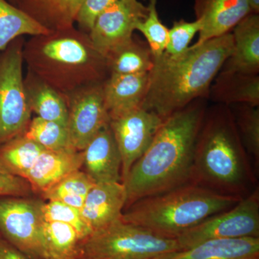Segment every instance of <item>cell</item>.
<instances>
[{"label": "cell", "mask_w": 259, "mask_h": 259, "mask_svg": "<svg viewBox=\"0 0 259 259\" xmlns=\"http://www.w3.org/2000/svg\"><path fill=\"white\" fill-rule=\"evenodd\" d=\"M206 99H197L163 120L149 147L122 182L126 192L124 209L139 199L190 182Z\"/></svg>", "instance_id": "obj_1"}, {"label": "cell", "mask_w": 259, "mask_h": 259, "mask_svg": "<svg viewBox=\"0 0 259 259\" xmlns=\"http://www.w3.org/2000/svg\"><path fill=\"white\" fill-rule=\"evenodd\" d=\"M233 51L232 32L193 45L181 55L154 59L141 107L166 118L199 98L209 97L212 83Z\"/></svg>", "instance_id": "obj_2"}, {"label": "cell", "mask_w": 259, "mask_h": 259, "mask_svg": "<svg viewBox=\"0 0 259 259\" xmlns=\"http://www.w3.org/2000/svg\"><path fill=\"white\" fill-rule=\"evenodd\" d=\"M255 171L228 105L207 109L194 146L191 183L243 198L256 188Z\"/></svg>", "instance_id": "obj_3"}, {"label": "cell", "mask_w": 259, "mask_h": 259, "mask_svg": "<svg viewBox=\"0 0 259 259\" xmlns=\"http://www.w3.org/2000/svg\"><path fill=\"white\" fill-rule=\"evenodd\" d=\"M28 70L66 98L80 89L103 83L110 76L106 57L88 32L74 26L32 35L25 40Z\"/></svg>", "instance_id": "obj_4"}, {"label": "cell", "mask_w": 259, "mask_h": 259, "mask_svg": "<svg viewBox=\"0 0 259 259\" xmlns=\"http://www.w3.org/2000/svg\"><path fill=\"white\" fill-rule=\"evenodd\" d=\"M241 199L189 182L136 201L124 209L121 220L162 236L177 238L204 220L231 208Z\"/></svg>", "instance_id": "obj_5"}, {"label": "cell", "mask_w": 259, "mask_h": 259, "mask_svg": "<svg viewBox=\"0 0 259 259\" xmlns=\"http://www.w3.org/2000/svg\"><path fill=\"white\" fill-rule=\"evenodd\" d=\"M81 257L89 259H161L181 248L177 238L120 219L93 232L81 242Z\"/></svg>", "instance_id": "obj_6"}, {"label": "cell", "mask_w": 259, "mask_h": 259, "mask_svg": "<svg viewBox=\"0 0 259 259\" xmlns=\"http://www.w3.org/2000/svg\"><path fill=\"white\" fill-rule=\"evenodd\" d=\"M23 36L0 51V145L24 134L31 120L23 76Z\"/></svg>", "instance_id": "obj_7"}, {"label": "cell", "mask_w": 259, "mask_h": 259, "mask_svg": "<svg viewBox=\"0 0 259 259\" xmlns=\"http://www.w3.org/2000/svg\"><path fill=\"white\" fill-rule=\"evenodd\" d=\"M42 199L0 197V235L30 259H46Z\"/></svg>", "instance_id": "obj_8"}, {"label": "cell", "mask_w": 259, "mask_h": 259, "mask_svg": "<svg viewBox=\"0 0 259 259\" xmlns=\"http://www.w3.org/2000/svg\"><path fill=\"white\" fill-rule=\"evenodd\" d=\"M258 238L259 190L254 189L231 208L218 213L177 238L181 250L216 239Z\"/></svg>", "instance_id": "obj_9"}, {"label": "cell", "mask_w": 259, "mask_h": 259, "mask_svg": "<svg viewBox=\"0 0 259 259\" xmlns=\"http://www.w3.org/2000/svg\"><path fill=\"white\" fill-rule=\"evenodd\" d=\"M163 120L142 107L110 119V127L122 158V182L149 147Z\"/></svg>", "instance_id": "obj_10"}, {"label": "cell", "mask_w": 259, "mask_h": 259, "mask_svg": "<svg viewBox=\"0 0 259 259\" xmlns=\"http://www.w3.org/2000/svg\"><path fill=\"white\" fill-rule=\"evenodd\" d=\"M103 83L91 85L66 97L68 130L73 148L81 151L102 128L110 124L104 101Z\"/></svg>", "instance_id": "obj_11"}, {"label": "cell", "mask_w": 259, "mask_h": 259, "mask_svg": "<svg viewBox=\"0 0 259 259\" xmlns=\"http://www.w3.org/2000/svg\"><path fill=\"white\" fill-rule=\"evenodd\" d=\"M148 13L139 0H117L97 17L89 32L97 50L106 57L116 48L128 41Z\"/></svg>", "instance_id": "obj_12"}, {"label": "cell", "mask_w": 259, "mask_h": 259, "mask_svg": "<svg viewBox=\"0 0 259 259\" xmlns=\"http://www.w3.org/2000/svg\"><path fill=\"white\" fill-rule=\"evenodd\" d=\"M194 9L196 20L202 25L196 46L232 32L253 13L248 0H195Z\"/></svg>", "instance_id": "obj_13"}, {"label": "cell", "mask_w": 259, "mask_h": 259, "mask_svg": "<svg viewBox=\"0 0 259 259\" xmlns=\"http://www.w3.org/2000/svg\"><path fill=\"white\" fill-rule=\"evenodd\" d=\"M83 171L95 184L122 182V158L110 124L82 151Z\"/></svg>", "instance_id": "obj_14"}, {"label": "cell", "mask_w": 259, "mask_h": 259, "mask_svg": "<svg viewBox=\"0 0 259 259\" xmlns=\"http://www.w3.org/2000/svg\"><path fill=\"white\" fill-rule=\"evenodd\" d=\"M125 202V188L122 182L95 184L80 212L93 233L121 219Z\"/></svg>", "instance_id": "obj_15"}, {"label": "cell", "mask_w": 259, "mask_h": 259, "mask_svg": "<svg viewBox=\"0 0 259 259\" xmlns=\"http://www.w3.org/2000/svg\"><path fill=\"white\" fill-rule=\"evenodd\" d=\"M82 151L44 150L25 176L32 192L42 194L65 177L81 169Z\"/></svg>", "instance_id": "obj_16"}, {"label": "cell", "mask_w": 259, "mask_h": 259, "mask_svg": "<svg viewBox=\"0 0 259 259\" xmlns=\"http://www.w3.org/2000/svg\"><path fill=\"white\" fill-rule=\"evenodd\" d=\"M233 51L220 72L258 75L259 15L250 13L232 30Z\"/></svg>", "instance_id": "obj_17"}, {"label": "cell", "mask_w": 259, "mask_h": 259, "mask_svg": "<svg viewBox=\"0 0 259 259\" xmlns=\"http://www.w3.org/2000/svg\"><path fill=\"white\" fill-rule=\"evenodd\" d=\"M150 72L110 74L104 81V101L110 119L141 107L147 93Z\"/></svg>", "instance_id": "obj_18"}, {"label": "cell", "mask_w": 259, "mask_h": 259, "mask_svg": "<svg viewBox=\"0 0 259 259\" xmlns=\"http://www.w3.org/2000/svg\"><path fill=\"white\" fill-rule=\"evenodd\" d=\"M161 259H259V237L210 240Z\"/></svg>", "instance_id": "obj_19"}, {"label": "cell", "mask_w": 259, "mask_h": 259, "mask_svg": "<svg viewBox=\"0 0 259 259\" xmlns=\"http://www.w3.org/2000/svg\"><path fill=\"white\" fill-rule=\"evenodd\" d=\"M84 0H13L12 5L21 10L51 31L74 26Z\"/></svg>", "instance_id": "obj_20"}, {"label": "cell", "mask_w": 259, "mask_h": 259, "mask_svg": "<svg viewBox=\"0 0 259 259\" xmlns=\"http://www.w3.org/2000/svg\"><path fill=\"white\" fill-rule=\"evenodd\" d=\"M24 85L32 113L44 120L67 127L69 112L63 95L28 70L24 76Z\"/></svg>", "instance_id": "obj_21"}, {"label": "cell", "mask_w": 259, "mask_h": 259, "mask_svg": "<svg viewBox=\"0 0 259 259\" xmlns=\"http://www.w3.org/2000/svg\"><path fill=\"white\" fill-rule=\"evenodd\" d=\"M215 83L209 90V97L219 104L259 105L258 75L218 73Z\"/></svg>", "instance_id": "obj_22"}, {"label": "cell", "mask_w": 259, "mask_h": 259, "mask_svg": "<svg viewBox=\"0 0 259 259\" xmlns=\"http://www.w3.org/2000/svg\"><path fill=\"white\" fill-rule=\"evenodd\" d=\"M110 74L127 75L150 72L154 59L147 42L133 36L106 56Z\"/></svg>", "instance_id": "obj_23"}, {"label": "cell", "mask_w": 259, "mask_h": 259, "mask_svg": "<svg viewBox=\"0 0 259 259\" xmlns=\"http://www.w3.org/2000/svg\"><path fill=\"white\" fill-rule=\"evenodd\" d=\"M44 148L24 134L0 145V161L15 176L25 179Z\"/></svg>", "instance_id": "obj_24"}, {"label": "cell", "mask_w": 259, "mask_h": 259, "mask_svg": "<svg viewBox=\"0 0 259 259\" xmlns=\"http://www.w3.org/2000/svg\"><path fill=\"white\" fill-rule=\"evenodd\" d=\"M50 31L8 0H0V51L19 37Z\"/></svg>", "instance_id": "obj_25"}, {"label": "cell", "mask_w": 259, "mask_h": 259, "mask_svg": "<svg viewBox=\"0 0 259 259\" xmlns=\"http://www.w3.org/2000/svg\"><path fill=\"white\" fill-rule=\"evenodd\" d=\"M46 259H79L81 238L72 227L64 223H44Z\"/></svg>", "instance_id": "obj_26"}, {"label": "cell", "mask_w": 259, "mask_h": 259, "mask_svg": "<svg viewBox=\"0 0 259 259\" xmlns=\"http://www.w3.org/2000/svg\"><path fill=\"white\" fill-rule=\"evenodd\" d=\"M95 185L90 177L80 169L65 177L41 196L46 201L62 202L80 210Z\"/></svg>", "instance_id": "obj_27"}, {"label": "cell", "mask_w": 259, "mask_h": 259, "mask_svg": "<svg viewBox=\"0 0 259 259\" xmlns=\"http://www.w3.org/2000/svg\"><path fill=\"white\" fill-rule=\"evenodd\" d=\"M234 116L237 129L255 169L259 166V108L248 104L228 105Z\"/></svg>", "instance_id": "obj_28"}, {"label": "cell", "mask_w": 259, "mask_h": 259, "mask_svg": "<svg viewBox=\"0 0 259 259\" xmlns=\"http://www.w3.org/2000/svg\"><path fill=\"white\" fill-rule=\"evenodd\" d=\"M23 134L46 150L59 151L74 148L67 127L38 117L31 119Z\"/></svg>", "instance_id": "obj_29"}, {"label": "cell", "mask_w": 259, "mask_h": 259, "mask_svg": "<svg viewBox=\"0 0 259 259\" xmlns=\"http://www.w3.org/2000/svg\"><path fill=\"white\" fill-rule=\"evenodd\" d=\"M157 1L148 0L147 15L138 24L136 29L146 37L154 59L164 53L168 36V28L162 23L158 16Z\"/></svg>", "instance_id": "obj_30"}, {"label": "cell", "mask_w": 259, "mask_h": 259, "mask_svg": "<svg viewBox=\"0 0 259 259\" xmlns=\"http://www.w3.org/2000/svg\"><path fill=\"white\" fill-rule=\"evenodd\" d=\"M42 204V217L46 222L64 223L72 227L81 241L93 233L81 217L79 209L56 201H47Z\"/></svg>", "instance_id": "obj_31"}, {"label": "cell", "mask_w": 259, "mask_h": 259, "mask_svg": "<svg viewBox=\"0 0 259 259\" xmlns=\"http://www.w3.org/2000/svg\"><path fill=\"white\" fill-rule=\"evenodd\" d=\"M200 21L192 22L180 20L175 21L171 28L168 29V42L164 53L167 55L177 56L185 53L189 49L196 34L201 30Z\"/></svg>", "instance_id": "obj_32"}, {"label": "cell", "mask_w": 259, "mask_h": 259, "mask_svg": "<svg viewBox=\"0 0 259 259\" xmlns=\"http://www.w3.org/2000/svg\"><path fill=\"white\" fill-rule=\"evenodd\" d=\"M117 0H84L76 15L75 23L85 32H90L97 17Z\"/></svg>", "instance_id": "obj_33"}, {"label": "cell", "mask_w": 259, "mask_h": 259, "mask_svg": "<svg viewBox=\"0 0 259 259\" xmlns=\"http://www.w3.org/2000/svg\"><path fill=\"white\" fill-rule=\"evenodd\" d=\"M32 192L26 180L10 173L0 161V197H28Z\"/></svg>", "instance_id": "obj_34"}, {"label": "cell", "mask_w": 259, "mask_h": 259, "mask_svg": "<svg viewBox=\"0 0 259 259\" xmlns=\"http://www.w3.org/2000/svg\"><path fill=\"white\" fill-rule=\"evenodd\" d=\"M0 259H30L0 235Z\"/></svg>", "instance_id": "obj_35"}, {"label": "cell", "mask_w": 259, "mask_h": 259, "mask_svg": "<svg viewBox=\"0 0 259 259\" xmlns=\"http://www.w3.org/2000/svg\"><path fill=\"white\" fill-rule=\"evenodd\" d=\"M249 3L250 8H251L252 12L253 13H259V0H248Z\"/></svg>", "instance_id": "obj_36"}, {"label": "cell", "mask_w": 259, "mask_h": 259, "mask_svg": "<svg viewBox=\"0 0 259 259\" xmlns=\"http://www.w3.org/2000/svg\"><path fill=\"white\" fill-rule=\"evenodd\" d=\"M13 0H8V2H9V3H11L12 4V3H13Z\"/></svg>", "instance_id": "obj_37"}, {"label": "cell", "mask_w": 259, "mask_h": 259, "mask_svg": "<svg viewBox=\"0 0 259 259\" xmlns=\"http://www.w3.org/2000/svg\"><path fill=\"white\" fill-rule=\"evenodd\" d=\"M79 259H89V258H83V257H81V258H79Z\"/></svg>", "instance_id": "obj_38"}]
</instances>
